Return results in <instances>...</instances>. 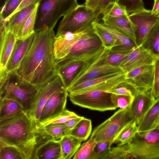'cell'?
Masks as SVG:
<instances>
[{
  "mask_svg": "<svg viewBox=\"0 0 159 159\" xmlns=\"http://www.w3.org/2000/svg\"><path fill=\"white\" fill-rule=\"evenodd\" d=\"M100 0H85L84 4L87 7L94 11Z\"/></svg>",
  "mask_w": 159,
  "mask_h": 159,
  "instance_id": "49",
  "label": "cell"
},
{
  "mask_svg": "<svg viewBox=\"0 0 159 159\" xmlns=\"http://www.w3.org/2000/svg\"><path fill=\"white\" fill-rule=\"evenodd\" d=\"M68 92L64 88L53 94L42 109L38 125L57 116L65 109Z\"/></svg>",
  "mask_w": 159,
  "mask_h": 159,
  "instance_id": "13",
  "label": "cell"
},
{
  "mask_svg": "<svg viewBox=\"0 0 159 159\" xmlns=\"http://www.w3.org/2000/svg\"><path fill=\"white\" fill-rule=\"evenodd\" d=\"M159 116V100L155 102L138 125V132L152 129Z\"/></svg>",
  "mask_w": 159,
  "mask_h": 159,
  "instance_id": "30",
  "label": "cell"
},
{
  "mask_svg": "<svg viewBox=\"0 0 159 159\" xmlns=\"http://www.w3.org/2000/svg\"><path fill=\"white\" fill-rule=\"evenodd\" d=\"M53 30L36 32L28 52L14 72L22 80L39 88L57 74L53 52Z\"/></svg>",
  "mask_w": 159,
  "mask_h": 159,
  "instance_id": "1",
  "label": "cell"
},
{
  "mask_svg": "<svg viewBox=\"0 0 159 159\" xmlns=\"http://www.w3.org/2000/svg\"><path fill=\"white\" fill-rule=\"evenodd\" d=\"M125 74L110 80L82 93L68 96L74 104L90 110L103 111L116 109L112 103L111 93L107 92L125 81Z\"/></svg>",
  "mask_w": 159,
  "mask_h": 159,
  "instance_id": "3",
  "label": "cell"
},
{
  "mask_svg": "<svg viewBox=\"0 0 159 159\" xmlns=\"http://www.w3.org/2000/svg\"><path fill=\"white\" fill-rule=\"evenodd\" d=\"M25 111L15 101L7 98L0 99V121L17 116Z\"/></svg>",
  "mask_w": 159,
  "mask_h": 159,
  "instance_id": "27",
  "label": "cell"
},
{
  "mask_svg": "<svg viewBox=\"0 0 159 159\" xmlns=\"http://www.w3.org/2000/svg\"><path fill=\"white\" fill-rule=\"evenodd\" d=\"M87 59L73 60L64 57L56 61L57 74L61 78L67 90Z\"/></svg>",
  "mask_w": 159,
  "mask_h": 159,
  "instance_id": "15",
  "label": "cell"
},
{
  "mask_svg": "<svg viewBox=\"0 0 159 159\" xmlns=\"http://www.w3.org/2000/svg\"><path fill=\"white\" fill-rule=\"evenodd\" d=\"M141 45L155 58H159V20L146 35Z\"/></svg>",
  "mask_w": 159,
  "mask_h": 159,
  "instance_id": "25",
  "label": "cell"
},
{
  "mask_svg": "<svg viewBox=\"0 0 159 159\" xmlns=\"http://www.w3.org/2000/svg\"><path fill=\"white\" fill-rule=\"evenodd\" d=\"M84 118V117L80 116L78 117L71 119L64 123L70 129H71Z\"/></svg>",
  "mask_w": 159,
  "mask_h": 159,
  "instance_id": "48",
  "label": "cell"
},
{
  "mask_svg": "<svg viewBox=\"0 0 159 159\" xmlns=\"http://www.w3.org/2000/svg\"><path fill=\"white\" fill-rule=\"evenodd\" d=\"M127 145L128 159H159V127L138 132Z\"/></svg>",
  "mask_w": 159,
  "mask_h": 159,
  "instance_id": "7",
  "label": "cell"
},
{
  "mask_svg": "<svg viewBox=\"0 0 159 159\" xmlns=\"http://www.w3.org/2000/svg\"><path fill=\"white\" fill-rule=\"evenodd\" d=\"M156 59L141 45L130 53L120 67L126 73L141 66L154 65Z\"/></svg>",
  "mask_w": 159,
  "mask_h": 159,
  "instance_id": "16",
  "label": "cell"
},
{
  "mask_svg": "<svg viewBox=\"0 0 159 159\" xmlns=\"http://www.w3.org/2000/svg\"><path fill=\"white\" fill-rule=\"evenodd\" d=\"M35 159H62L59 140L52 139L43 144L37 150Z\"/></svg>",
  "mask_w": 159,
  "mask_h": 159,
  "instance_id": "23",
  "label": "cell"
},
{
  "mask_svg": "<svg viewBox=\"0 0 159 159\" xmlns=\"http://www.w3.org/2000/svg\"><path fill=\"white\" fill-rule=\"evenodd\" d=\"M64 88H66L62 79L58 74L39 88L34 103L30 111L28 112L37 123L42 109L51 96Z\"/></svg>",
  "mask_w": 159,
  "mask_h": 159,
  "instance_id": "10",
  "label": "cell"
},
{
  "mask_svg": "<svg viewBox=\"0 0 159 159\" xmlns=\"http://www.w3.org/2000/svg\"><path fill=\"white\" fill-rule=\"evenodd\" d=\"M112 144L111 143L107 142L97 143L91 159H102L109 152Z\"/></svg>",
  "mask_w": 159,
  "mask_h": 159,
  "instance_id": "42",
  "label": "cell"
},
{
  "mask_svg": "<svg viewBox=\"0 0 159 159\" xmlns=\"http://www.w3.org/2000/svg\"><path fill=\"white\" fill-rule=\"evenodd\" d=\"M79 116L75 112L66 108L60 114L38 125L39 127L42 128L50 124L64 123L71 119Z\"/></svg>",
  "mask_w": 159,
  "mask_h": 159,
  "instance_id": "37",
  "label": "cell"
},
{
  "mask_svg": "<svg viewBox=\"0 0 159 159\" xmlns=\"http://www.w3.org/2000/svg\"><path fill=\"white\" fill-rule=\"evenodd\" d=\"M42 128L47 134L56 140L67 135L70 130L65 123L50 124Z\"/></svg>",
  "mask_w": 159,
  "mask_h": 159,
  "instance_id": "32",
  "label": "cell"
},
{
  "mask_svg": "<svg viewBox=\"0 0 159 159\" xmlns=\"http://www.w3.org/2000/svg\"><path fill=\"white\" fill-rule=\"evenodd\" d=\"M23 0H6L1 7L0 19L5 20L17 8Z\"/></svg>",
  "mask_w": 159,
  "mask_h": 159,
  "instance_id": "39",
  "label": "cell"
},
{
  "mask_svg": "<svg viewBox=\"0 0 159 159\" xmlns=\"http://www.w3.org/2000/svg\"><path fill=\"white\" fill-rule=\"evenodd\" d=\"M109 51L103 48L85 60L69 88L93 79L124 72L120 67L112 66L109 63Z\"/></svg>",
  "mask_w": 159,
  "mask_h": 159,
  "instance_id": "6",
  "label": "cell"
},
{
  "mask_svg": "<svg viewBox=\"0 0 159 159\" xmlns=\"http://www.w3.org/2000/svg\"><path fill=\"white\" fill-rule=\"evenodd\" d=\"M155 102L152 97L151 90L139 92L134 97L130 108L137 125Z\"/></svg>",
  "mask_w": 159,
  "mask_h": 159,
  "instance_id": "19",
  "label": "cell"
},
{
  "mask_svg": "<svg viewBox=\"0 0 159 159\" xmlns=\"http://www.w3.org/2000/svg\"><path fill=\"white\" fill-rule=\"evenodd\" d=\"M39 3L21 10L4 20L7 30L13 33L17 39L20 37L25 22Z\"/></svg>",
  "mask_w": 159,
  "mask_h": 159,
  "instance_id": "21",
  "label": "cell"
},
{
  "mask_svg": "<svg viewBox=\"0 0 159 159\" xmlns=\"http://www.w3.org/2000/svg\"><path fill=\"white\" fill-rule=\"evenodd\" d=\"M62 159H70L73 157L81 146L82 141L71 136L66 135L59 140Z\"/></svg>",
  "mask_w": 159,
  "mask_h": 159,
  "instance_id": "26",
  "label": "cell"
},
{
  "mask_svg": "<svg viewBox=\"0 0 159 159\" xmlns=\"http://www.w3.org/2000/svg\"><path fill=\"white\" fill-rule=\"evenodd\" d=\"M117 3L131 14L145 8L143 0H117Z\"/></svg>",
  "mask_w": 159,
  "mask_h": 159,
  "instance_id": "40",
  "label": "cell"
},
{
  "mask_svg": "<svg viewBox=\"0 0 159 159\" xmlns=\"http://www.w3.org/2000/svg\"><path fill=\"white\" fill-rule=\"evenodd\" d=\"M151 12L152 14L159 18V0H154V3Z\"/></svg>",
  "mask_w": 159,
  "mask_h": 159,
  "instance_id": "50",
  "label": "cell"
},
{
  "mask_svg": "<svg viewBox=\"0 0 159 159\" xmlns=\"http://www.w3.org/2000/svg\"><path fill=\"white\" fill-rule=\"evenodd\" d=\"M158 127H159V125Z\"/></svg>",
  "mask_w": 159,
  "mask_h": 159,
  "instance_id": "52",
  "label": "cell"
},
{
  "mask_svg": "<svg viewBox=\"0 0 159 159\" xmlns=\"http://www.w3.org/2000/svg\"><path fill=\"white\" fill-rule=\"evenodd\" d=\"M117 0H100L94 11L99 16L103 15Z\"/></svg>",
  "mask_w": 159,
  "mask_h": 159,
  "instance_id": "46",
  "label": "cell"
},
{
  "mask_svg": "<svg viewBox=\"0 0 159 159\" xmlns=\"http://www.w3.org/2000/svg\"><path fill=\"white\" fill-rule=\"evenodd\" d=\"M78 5L77 0H43L38 8L35 32L53 30L60 18Z\"/></svg>",
  "mask_w": 159,
  "mask_h": 159,
  "instance_id": "4",
  "label": "cell"
},
{
  "mask_svg": "<svg viewBox=\"0 0 159 159\" xmlns=\"http://www.w3.org/2000/svg\"><path fill=\"white\" fill-rule=\"evenodd\" d=\"M132 51L123 52H114L109 50L108 57V62L112 66L120 67L122 62Z\"/></svg>",
  "mask_w": 159,
  "mask_h": 159,
  "instance_id": "44",
  "label": "cell"
},
{
  "mask_svg": "<svg viewBox=\"0 0 159 159\" xmlns=\"http://www.w3.org/2000/svg\"><path fill=\"white\" fill-rule=\"evenodd\" d=\"M0 71H2L6 70L17 39L13 33L7 30L4 20L0 19Z\"/></svg>",
  "mask_w": 159,
  "mask_h": 159,
  "instance_id": "17",
  "label": "cell"
},
{
  "mask_svg": "<svg viewBox=\"0 0 159 159\" xmlns=\"http://www.w3.org/2000/svg\"><path fill=\"white\" fill-rule=\"evenodd\" d=\"M130 106L120 109L111 117L95 128L90 138L97 143L107 142L111 144L122 129L134 120Z\"/></svg>",
  "mask_w": 159,
  "mask_h": 159,
  "instance_id": "8",
  "label": "cell"
},
{
  "mask_svg": "<svg viewBox=\"0 0 159 159\" xmlns=\"http://www.w3.org/2000/svg\"><path fill=\"white\" fill-rule=\"evenodd\" d=\"M134 97L111 93V100L116 108L125 109L129 107L132 103Z\"/></svg>",
  "mask_w": 159,
  "mask_h": 159,
  "instance_id": "41",
  "label": "cell"
},
{
  "mask_svg": "<svg viewBox=\"0 0 159 159\" xmlns=\"http://www.w3.org/2000/svg\"><path fill=\"white\" fill-rule=\"evenodd\" d=\"M128 159L127 145H117L111 148L108 152L102 159Z\"/></svg>",
  "mask_w": 159,
  "mask_h": 159,
  "instance_id": "38",
  "label": "cell"
},
{
  "mask_svg": "<svg viewBox=\"0 0 159 159\" xmlns=\"http://www.w3.org/2000/svg\"><path fill=\"white\" fill-rule=\"evenodd\" d=\"M104 14L114 17L128 16L129 15L125 8L116 2L114 3Z\"/></svg>",
  "mask_w": 159,
  "mask_h": 159,
  "instance_id": "45",
  "label": "cell"
},
{
  "mask_svg": "<svg viewBox=\"0 0 159 159\" xmlns=\"http://www.w3.org/2000/svg\"><path fill=\"white\" fill-rule=\"evenodd\" d=\"M154 65L145 66L125 73L126 80L139 92L151 90L154 77Z\"/></svg>",
  "mask_w": 159,
  "mask_h": 159,
  "instance_id": "12",
  "label": "cell"
},
{
  "mask_svg": "<svg viewBox=\"0 0 159 159\" xmlns=\"http://www.w3.org/2000/svg\"><path fill=\"white\" fill-rule=\"evenodd\" d=\"M39 3L36 6L25 22L22 28L20 37L18 39H25L34 33L37 10Z\"/></svg>",
  "mask_w": 159,
  "mask_h": 159,
  "instance_id": "33",
  "label": "cell"
},
{
  "mask_svg": "<svg viewBox=\"0 0 159 159\" xmlns=\"http://www.w3.org/2000/svg\"><path fill=\"white\" fill-rule=\"evenodd\" d=\"M52 139L25 111L0 121V142L17 148L25 159H35L38 149Z\"/></svg>",
  "mask_w": 159,
  "mask_h": 159,
  "instance_id": "2",
  "label": "cell"
},
{
  "mask_svg": "<svg viewBox=\"0 0 159 159\" xmlns=\"http://www.w3.org/2000/svg\"><path fill=\"white\" fill-rule=\"evenodd\" d=\"M99 16L93 9L84 4L79 5L64 16L58 26L56 36L67 32H75L84 30L98 21Z\"/></svg>",
  "mask_w": 159,
  "mask_h": 159,
  "instance_id": "9",
  "label": "cell"
},
{
  "mask_svg": "<svg viewBox=\"0 0 159 159\" xmlns=\"http://www.w3.org/2000/svg\"><path fill=\"white\" fill-rule=\"evenodd\" d=\"M39 88L20 79L15 72L10 74L6 82L0 85V99L6 98L19 103L29 112L34 102Z\"/></svg>",
  "mask_w": 159,
  "mask_h": 159,
  "instance_id": "5",
  "label": "cell"
},
{
  "mask_svg": "<svg viewBox=\"0 0 159 159\" xmlns=\"http://www.w3.org/2000/svg\"><path fill=\"white\" fill-rule=\"evenodd\" d=\"M92 25L95 33L100 39L105 49L110 50L118 45L116 40L108 32L101 27L98 21L93 22Z\"/></svg>",
  "mask_w": 159,
  "mask_h": 159,
  "instance_id": "31",
  "label": "cell"
},
{
  "mask_svg": "<svg viewBox=\"0 0 159 159\" xmlns=\"http://www.w3.org/2000/svg\"><path fill=\"white\" fill-rule=\"evenodd\" d=\"M138 132V125L134 119L122 129L116 137L113 143H118L117 145L128 144Z\"/></svg>",
  "mask_w": 159,
  "mask_h": 159,
  "instance_id": "28",
  "label": "cell"
},
{
  "mask_svg": "<svg viewBox=\"0 0 159 159\" xmlns=\"http://www.w3.org/2000/svg\"><path fill=\"white\" fill-rule=\"evenodd\" d=\"M102 19L104 23L118 30L136 43L135 27L129 16L114 17L104 14Z\"/></svg>",
  "mask_w": 159,
  "mask_h": 159,
  "instance_id": "20",
  "label": "cell"
},
{
  "mask_svg": "<svg viewBox=\"0 0 159 159\" xmlns=\"http://www.w3.org/2000/svg\"><path fill=\"white\" fill-rule=\"evenodd\" d=\"M88 28L80 32H67L56 36L53 43V52L55 60L61 59L68 55Z\"/></svg>",
  "mask_w": 159,
  "mask_h": 159,
  "instance_id": "14",
  "label": "cell"
},
{
  "mask_svg": "<svg viewBox=\"0 0 159 159\" xmlns=\"http://www.w3.org/2000/svg\"><path fill=\"white\" fill-rule=\"evenodd\" d=\"M124 72L111 74L103 76L93 79L70 87L68 89V94H78L85 93L101 84L117 77Z\"/></svg>",
  "mask_w": 159,
  "mask_h": 159,
  "instance_id": "24",
  "label": "cell"
},
{
  "mask_svg": "<svg viewBox=\"0 0 159 159\" xmlns=\"http://www.w3.org/2000/svg\"><path fill=\"white\" fill-rule=\"evenodd\" d=\"M154 66V80L151 94L153 100L156 102L159 100V58L156 59Z\"/></svg>",
  "mask_w": 159,
  "mask_h": 159,
  "instance_id": "43",
  "label": "cell"
},
{
  "mask_svg": "<svg viewBox=\"0 0 159 159\" xmlns=\"http://www.w3.org/2000/svg\"><path fill=\"white\" fill-rule=\"evenodd\" d=\"M99 25L108 32L117 40L118 45L110 51L114 52L131 51L138 46L134 41L116 29L103 23L98 22Z\"/></svg>",
  "mask_w": 159,
  "mask_h": 159,
  "instance_id": "22",
  "label": "cell"
},
{
  "mask_svg": "<svg viewBox=\"0 0 159 159\" xmlns=\"http://www.w3.org/2000/svg\"><path fill=\"white\" fill-rule=\"evenodd\" d=\"M111 93L134 97L139 92L137 89L126 80L107 91Z\"/></svg>",
  "mask_w": 159,
  "mask_h": 159,
  "instance_id": "36",
  "label": "cell"
},
{
  "mask_svg": "<svg viewBox=\"0 0 159 159\" xmlns=\"http://www.w3.org/2000/svg\"><path fill=\"white\" fill-rule=\"evenodd\" d=\"M34 35V33L25 39H17L7 65L6 71L8 74L14 72L20 67L30 49Z\"/></svg>",
  "mask_w": 159,
  "mask_h": 159,
  "instance_id": "18",
  "label": "cell"
},
{
  "mask_svg": "<svg viewBox=\"0 0 159 159\" xmlns=\"http://www.w3.org/2000/svg\"><path fill=\"white\" fill-rule=\"evenodd\" d=\"M42 0H23L16 10L7 19L21 10L30 5L40 2Z\"/></svg>",
  "mask_w": 159,
  "mask_h": 159,
  "instance_id": "47",
  "label": "cell"
},
{
  "mask_svg": "<svg viewBox=\"0 0 159 159\" xmlns=\"http://www.w3.org/2000/svg\"><path fill=\"white\" fill-rule=\"evenodd\" d=\"M159 125V116L157 119L154 122V125L152 126V129H154L158 127Z\"/></svg>",
  "mask_w": 159,
  "mask_h": 159,
  "instance_id": "51",
  "label": "cell"
},
{
  "mask_svg": "<svg viewBox=\"0 0 159 159\" xmlns=\"http://www.w3.org/2000/svg\"><path fill=\"white\" fill-rule=\"evenodd\" d=\"M0 159H25L17 148L0 142Z\"/></svg>",
  "mask_w": 159,
  "mask_h": 159,
  "instance_id": "35",
  "label": "cell"
},
{
  "mask_svg": "<svg viewBox=\"0 0 159 159\" xmlns=\"http://www.w3.org/2000/svg\"><path fill=\"white\" fill-rule=\"evenodd\" d=\"M129 17L135 27L136 44L140 46L159 18L145 8L129 14Z\"/></svg>",
  "mask_w": 159,
  "mask_h": 159,
  "instance_id": "11",
  "label": "cell"
},
{
  "mask_svg": "<svg viewBox=\"0 0 159 159\" xmlns=\"http://www.w3.org/2000/svg\"><path fill=\"white\" fill-rule=\"evenodd\" d=\"M92 130L90 120L84 118L68 132L67 135L74 137L82 141L87 140Z\"/></svg>",
  "mask_w": 159,
  "mask_h": 159,
  "instance_id": "29",
  "label": "cell"
},
{
  "mask_svg": "<svg viewBox=\"0 0 159 159\" xmlns=\"http://www.w3.org/2000/svg\"><path fill=\"white\" fill-rule=\"evenodd\" d=\"M97 142L93 138L90 139L81 145L73 158L74 159H91Z\"/></svg>",
  "mask_w": 159,
  "mask_h": 159,
  "instance_id": "34",
  "label": "cell"
}]
</instances>
